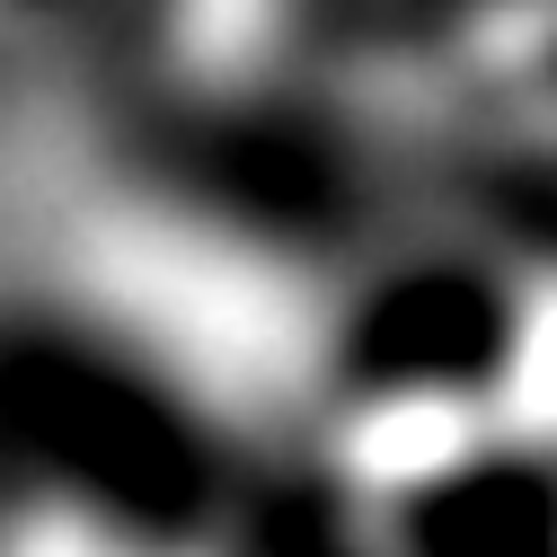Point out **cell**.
Segmentation results:
<instances>
[{"label":"cell","mask_w":557,"mask_h":557,"mask_svg":"<svg viewBox=\"0 0 557 557\" xmlns=\"http://www.w3.org/2000/svg\"><path fill=\"white\" fill-rule=\"evenodd\" d=\"M381 557H557V451L478 434L416 460L372 505Z\"/></svg>","instance_id":"2"},{"label":"cell","mask_w":557,"mask_h":557,"mask_svg":"<svg viewBox=\"0 0 557 557\" xmlns=\"http://www.w3.org/2000/svg\"><path fill=\"white\" fill-rule=\"evenodd\" d=\"M531 345L522 284L486 257L416 248L336 319V389L363 407H486Z\"/></svg>","instance_id":"1"},{"label":"cell","mask_w":557,"mask_h":557,"mask_svg":"<svg viewBox=\"0 0 557 557\" xmlns=\"http://www.w3.org/2000/svg\"><path fill=\"white\" fill-rule=\"evenodd\" d=\"M195 557H381L372 505L336 496L327 478H231V496L213 513Z\"/></svg>","instance_id":"3"}]
</instances>
